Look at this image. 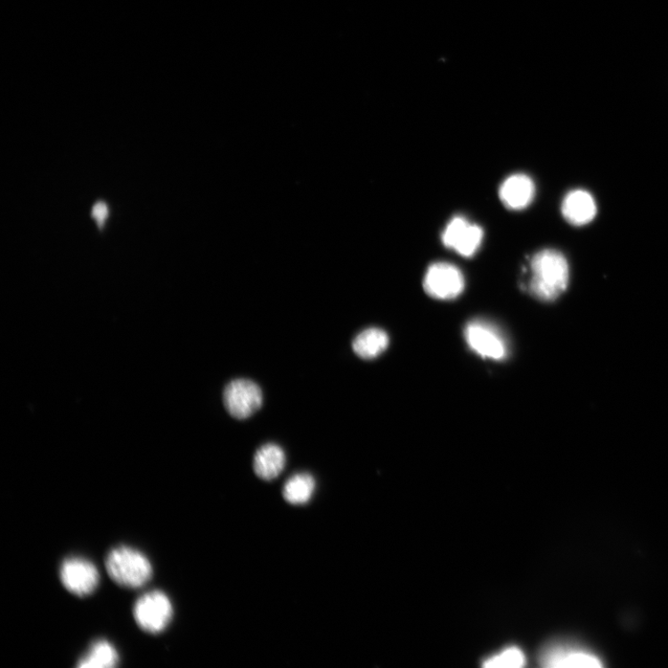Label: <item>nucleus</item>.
<instances>
[{
    "label": "nucleus",
    "instance_id": "nucleus-5",
    "mask_svg": "<svg viewBox=\"0 0 668 668\" xmlns=\"http://www.w3.org/2000/svg\"><path fill=\"white\" fill-rule=\"evenodd\" d=\"M60 577L63 587L78 597L94 593L100 582L99 571L94 564L77 556L69 557L62 562Z\"/></svg>",
    "mask_w": 668,
    "mask_h": 668
},
{
    "label": "nucleus",
    "instance_id": "nucleus-8",
    "mask_svg": "<svg viewBox=\"0 0 668 668\" xmlns=\"http://www.w3.org/2000/svg\"><path fill=\"white\" fill-rule=\"evenodd\" d=\"M467 344L483 358L501 361L507 355V346L498 330L487 322L475 321L465 329Z\"/></svg>",
    "mask_w": 668,
    "mask_h": 668
},
{
    "label": "nucleus",
    "instance_id": "nucleus-14",
    "mask_svg": "<svg viewBox=\"0 0 668 668\" xmlns=\"http://www.w3.org/2000/svg\"><path fill=\"white\" fill-rule=\"evenodd\" d=\"M119 664L115 646L106 639L94 641L87 653L77 663L79 668H111Z\"/></svg>",
    "mask_w": 668,
    "mask_h": 668
},
{
    "label": "nucleus",
    "instance_id": "nucleus-10",
    "mask_svg": "<svg viewBox=\"0 0 668 668\" xmlns=\"http://www.w3.org/2000/svg\"><path fill=\"white\" fill-rule=\"evenodd\" d=\"M536 194V186L527 175L515 174L506 178L500 187V199L505 208L522 210L529 207Z\"/></svg>",
    "mask_w": 668,
    "mask_h": 668
},
{
    "label": "nucleus",
    "instance_id": "nucleus-16",
    "mask_svg": "<svg viewBox=\"0 0 668 668\" xmlns=\"http://www.w3.org/2000/svg\"><path fill=\"white\" fill-rule=\"evenodd\" d=\"M525 664V656L524 653L517 648H509L502 652L486 659L484 663L485 667H522Z\"/></svg>",
    "mask_w": 668,
    "mask_h": 668
},
{
    "label": "nucleus",
    "instance_id": "nucleus-17",
    "mask_svg": "<svg viewBox=\"0 0 668 668\" xmlns=\"http://www.w3.org/2000/svg\"><path fill=\"white\" fill-rule=\"evenodd\" d=\"M108 215L107 206L103 202L95 205L93 210V216L96 219L100 228L104 224L105 218Z\"/></svg>",
    "mask_w": 668,
    "mask_h": 668
},
{
    "label": "nucleus",
    "instance_id": "nucleus-6",
    "mask_svg": "<svg viewBox=\"0 0 668 668\" xmlns=\"http://www.w3.org/2000/svg\"><path fill=\"white\" fill-rule=\"evenodd\" d=\"M483 238V229L461 216H454L445 226L441 236L445 248L468 258L477 253Z\"/></svg>",
    "mask_w": 668,
    "mask_h": 668
},
{
    "label": "nucleus",
    "instance_id": "nucleus-1",
    "mask_svg": "<svg viewBox=\"0 0 668 668\" xmlns=\"http://www.w3.org/2000/svg\"><path fill=\"white\" fill-rule=\"evenodd\" d=\"M529 293L542 300L558 298L569 283V265L566 257L556 250L545 249L534 255L529 264Z\"/></svg>",
    "mask_w": 668,
    "mask_h": 668
},
{
    "label": "nucleus",
    "instance_id": "nucleus-11",
    "mask_svg": "<svg viewBox=\"0 0 668 668\" xmlns=\"http://www.w3.org/2000/svg\"><path fill=\"white\" fill-rule=\"evenodd\" d=\"M562 213L569 224L582 227L596 216L597 206L593 196L585 190H574L566 194L562 204Z\"/></svg>",
    "mask_w": 668,
    "mask_h": 668
},
{
    "label": "nucleus",
    "instance_id": "nucleus-4",
    "mask_svg": "<svg viewBox=\"0 0 668 668\" xmlns=\"http://www.w3.org/2000/svg\"><path fill=\"white\" fill-rule=\"evenodd\" d=\"M465 286L461 272L452 264H432L423 279L425 291L433 298L452 300L463 292Z\"/></svg>",
    "mask_w": 668,
    "mask_h": 668
},
{
    "label": "nucleus",
    "instance_id": "nucleus-13",
    "mask_svg": "<svg viewBox=\"0 0 668 668\" xmlns=\"http://www.w3.org/2000/svg\"><path fill=\"white\" fill-rule=\"evenodd\" d=\"M389 345L387 333L378 328H369L355 337L352 343L354 352L363 360H372L384 353Z\"/></svg>",
    "mask_w": 668,
    "mask_h": 668
},
{
    "label": "nucleus",
    "instance_id": "nucleus-3",
    "mask_svg": "<svg viewBox=\"0 0 668 668\" xmlns=\"http://www.w3.org/2000/svg\"><path fill=\"white\" fill-rule=\"evenodd\" d=\"M169 597L161 591H151L141 596L134 606V618L138 626L150 634L163 632L173 617Z\"/></svg>",
    "mask_w": 668,
    "mask_h": 668
},
{
    "label": "nucleus",
    "instance_id": "nucleus-15",
    "mask_svg": "<svg viewBox=\"0 0 668 668\" xmlns=\"http://www.w3.org/2000/svg\"><path fill=\"white\" fill-rule=\"evenodd\" d=\"M316 481L306 473H299L289 477L282 489L284 500L292 505H305L314 497Z\"/></svg>",
    "mask_w": 668,
    "mask_h": 668
},
{
    "label": "nucleus",
    "instance_id": "nucleus-7",
    "mask_svg": "<svg viewBox=\"0 0 668 668\" xmlns=\"http://www.w3.org/2000/svg\"><path fill=\"white\" fill-rule=\"evenodd\" d=\"M223 401L228 412L238 420L251 417L262 406L260 387L248 379L232 381L223 393Z\"/></svg>",
    "mask_w": 668,
    "mask_h": 668
},
{
    "label": "nucleus",
    "instance_id": "nucleus-9",
    "mask_svg": "<svg viewBox=\"0 0 668 668\" xmlns=\"http://www.w3.org/2000/svg\"><path fill=\"white\" fill-rule=\"evenodd\" d=\"M541 663L547 667H599L600 660L592 653L565 644L549 646L541 655Z\"/></svg>",
    "mask_w": 668,
    "mask_h": 668
},
{
    "label": "nucleus",
    "instance_id": "nucleus-12",
    "mask_svg": "<svg viewBox=\"0 0 668 668\" xmlns=\"http://www.w3.org/2000/svg\"><path fill=\"white\" fill-rule=\"evenodd\" d=\"M286 463L283 450L276 444H265L256 452L254 470L265 481H273L282 473Z\"/></svg>",
    "mask_w": 668,
    "mask_h": 668
},
{
    "label": "nucleus",
    "instance_id": "nucleus-2",
    "mask_svg": "<svg viewBox=\"0 0 668 668\" xmlns=\"http://www.w3.org/2000/svg\"><path fill=\"white\" fill-rule=\"evenodd\" d=\"M105 566L108 574L119 586L139 589L152 576V566L148 557L137 549L118 546L110 550Z\"/></svg>",
    "mask_w": 668,
    "mask_h": 668
}]
</instances>
